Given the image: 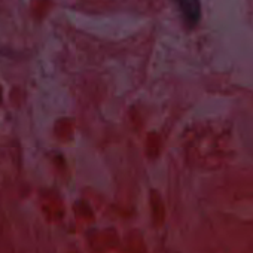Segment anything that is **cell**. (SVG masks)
I'll return each mask as SVG.
<instances>
[{
    "label": "cell",
    "instance_id": "1",
    "mask_svg": "<svg viewBox=\"0 0 253 253\" xmlns=\"http://www.w3.org/2000/svg\"><path fill=\"white\" fill-rule=\"evenodd\" d=\"M179 11L183 17V21L188 27H195L201 18V5L200 0H176Z\"/></svg>",
    "mask_w": 253,
    "mask_h": 253
}]
</instances>
